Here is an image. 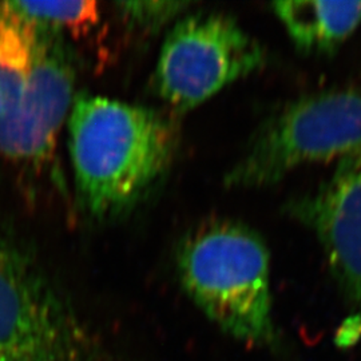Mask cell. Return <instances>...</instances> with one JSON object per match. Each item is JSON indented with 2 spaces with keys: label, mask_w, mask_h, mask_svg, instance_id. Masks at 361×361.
I'll use <instances>...</instances> for the list:
<instances>
[{
  "label": "cell",
  "mask_w": 361,
  "mask_h": 361,
  "mask_svg": "<svg viewBox=\"0 0 361 361\" xmlns=\"http://www.w3.org/2000/svg\"><path fill=\"white\" fill-rule=\"evenodd\" d=\"M178 135L162 113L79 94L68 114V150L78 202L95 221L130 213L168 173Z\"/></svg>",
  "instance_id": "obj_1"
},
{
  "label": "cell",
  "mask_w": 361,
  "mask_h": 361,
  "mask_svg": "<svg viewBox=\"0 0 361 361\" xmlns=\"http://www.w3.org/2000/svg\"><path fill=\"white\" fill-rule=\"evenodd\" d=\"M74 59L62 34L38 28L31 75L13 113L0 123V155L34 166L49 161L74 104Z\"/></svg>",
  "instance_id": "obj_6"
},
{
  "label": "cell",
  "mask_w": 361,
  "mask_h": 361,
  "mask_svg": "<svg viewBox=\"0 0 361 361\" xmlns=\"http://www.w3.org/2000/svg\"><path fill=\"white\" fill-rule=\"evenodd\" d=\"M285 213L316 235L338 292L361 314V152L338 159L335 171L292 198Z\"/></svg>",
  "instance_id": "obj_7"
},
{
  "label": "cell",
  "mask_w": 361,
  "mask_h": 361,
  "mask_svg": "<svg viewBox=\"0 0 361 361\" xmlns=\"http://www.w3.org/2000/svg\"><path fill=\"white\" fill-rule=\"evenodd\" d=\"M0 361H104L75 310L1 224Z\"/></svg>",
  "instance_id": "obj_4"
},
{
  "label": "cell",
  "mask_w": 361,
  "mask_h": 361,
  "mask_svg": "<svg viewBox=\"0 0 361 361\" xmlns=\"http://www.w3.org/2000/svg\"><path fill=\"white\" fill-rule=\"evenodd\" d=\"M13 11L39 30L86 32L99 20L97 1H7Z\"/></svg>",
  "instance_id": "obj_10"
},
{
  "label": "cell",
  "mask_w": 361,
  "mask_h": 361,
  "mask_svg": "<svg viewBox=\"0 0 361 361\" xmlns=\"http://www.w3.org/2000/svg\"><path fill=\"white\" fill-rule=\"evenodd\" d=\"M271 8L297 49L310 54H334L361 25V1L288 0Z\"/></svg>",
  "instance_id": "obj_8"
},
{
  "label": "cell",
  "mask_w": 361,
  "mask_h": 361,
  "mask_svg": "<svg viewBox=\"0 0 361 361\" xmlns=\"http://www.w3.org/2000/svg\"><path fill=\"white\" fill-rule=\"evenodd\" d=\"M359 152L361 92H313L288 102L261 123L224 183L229 189L271 186L301 166Z\"/></svg>",
  "instance_id": "obj_3"
},
{
  "label": "cell",
  "mask_w": 361,
  "mask_h": 361,
  "mask_svg": "<svg viewBox=\"0 0 361 361\" xmlns=\"http://www.w3.org/2000/svg\"><path fill=\"white\" fill-rule=\"evenodd\" d=\"M361 340V314L352 313L337 328L335 344L341 349L355 347Z\"/></svg>",
  "instance_id": "obj_12"
},
{
  "label": "cell",
  "mask_w": 361,
  "mask_h": 361,
  "mask_svg": "<svg viewBox=\"0 0 361 361\" xmlns=\"http://www.w3.org/2000/svg\"><path fill=\"white\" fill-rule=\"evenodd\" d=\"M38 28L0 1V123L13 113L37 59Z\"/></svg>",
  "instance_id": "obj_9"
},
{
  "label": "cell",
  "mask_w": 361,
  "mask_h": 361,
  "mask_svg": "<svg viewBox=\"0 0 361 361\" xmlns=\"http://www.w3.org/2000/svg\"><path fill=\"white\" fill-rule=\"evenodd\" d=\"M118 11L130 26L142 30L143 32H154L166 26L169 22L178 20L182 13L193 6L188 1H119Z\"/></svg>",
  "instance_id": "obj_11"
},
{
  "label": "cell",
  "mask_w": 361,
  "mask_h": 361,
  "mask_svg": "<svg viewBox=\"0 0 361 361\" xmlns=\"http://www.w3.org/2000/svg\"><path fill=\"white\" fill-rule=\"evenodd\" d=\"M176 262L183 290L222 332L255 347L279 343L271 255L255 229L233 219L205 222L180 240Z\"/></svg>",
  "instance_id": "obj_2"
},
{
  "label": "cell",
  "mask_w": 361,
  "mask_h": 361,
  "mask_svg": "<svg viewBox=\"0 0 361 361\" xmlns=\"http://www.w3.org/2000/svg\"><path fill=\"white\" fill-rule=\"evenodd\" d=\"M265 63L264 47L234 18L190 13L180 16L164 40L153 89L171 110L186 113Z\"/></svg>",
  "instance_id": "obj_5"
}]
</instances>
